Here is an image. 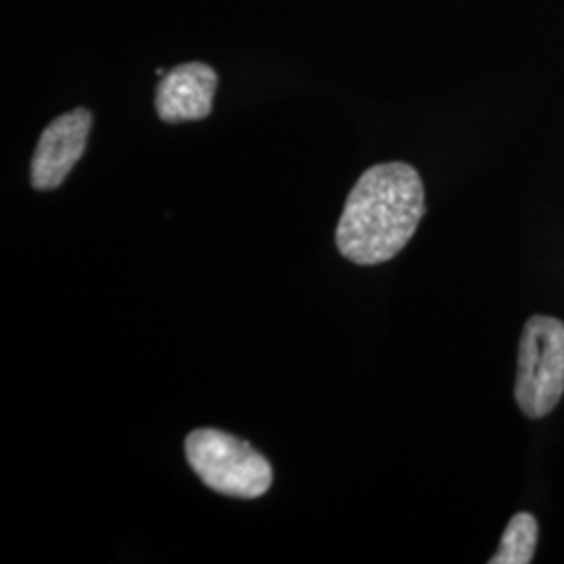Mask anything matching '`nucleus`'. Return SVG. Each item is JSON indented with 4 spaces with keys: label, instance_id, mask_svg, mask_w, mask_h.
<instances>
[{
    "label": "nucleus",
    "instance_id": "f257e3e1",
    "mask_svg": "<svg viewBox=\"0 0 564 564\" xmlns=\"http://www.w3.org/2000/svg\"><path fill=\"white\" fill-rule=\"evenodd\" d=\"M424 216V186L408 163H379L351 188L337 224V249L358 265L393 260Z\"/></svg>",
    "mask_w": 564,
    "mask_h": 564
},
{
    "label": "nucleus",
    "instance_id": "f03ea898",
    "mask_svg": "<svg viewBox=\"0 0 564 564\" xmlns=\"http://www.w3.org/2000/svg\"><path fill=\"white\" fill-rule=\"evenodd\" d=\"M186 460L216 494L256 500L272 485V466L251 445L218 429H197L186 437Z\"/></svg>",
    "mask_w": 564,
    "mask_h": 564
},
{
    "label": "nucleus",
    "instance_id": "7ed1b4c3",
    "mask_svg": "<svg viewBox=\"0 0 564 564\" xmlns=\"http://www.w3.org/2000/svg\"><path fill=\"white\" fill-rule=\"evenodd\" d=\"M564 395V323L531 316L524 324L514 398L524 416L544 419Z\"/></svg>",
    "mask_w": 564,
    "mask_h": 564
},
{
    "label": "nucleus",
    "instance_id": "20e7f679",
    "mask_svg": "<svg viewBox=\"0 0 564 564\" xmlns=\"http://www.w3.org/2000/svg\"><path fill=\"white\" fill-rule=\"evenodd\" d=\"M93 128V113L84 107L51 121L39 139L32 158V186L36 191L59 188L74 165L80 162Z\"/></svg>",
    "mask_w": 564,
    "mask_h": 564
},
{
    "label": "nucleus",
    "instance_id": "39448f33",
    "mask_svg": "<svg viewBox=\"0 0 564 564\" xmlns=\"http://www.w3.org/2000/svg\"><path fill=\"white\" fill-rule=\"evenodd\" d=\"M218 88V74L199 61L182 63L163 76L155 109L165 123L205 120L212 113V102Z\"/></svg>",
    "mask_w": 564,
    "mask_h": 564
},
{
    "label": "nucleus",
    "instance_id": "423d86ee",
    "mask_svg": "<svg viewBox=\"0 0 564 564\" xmlns=\"http://www.w3.org/2000/svg\"><path fill=\"white\" fill-rule=\"evenodd\" d=\"M538 521L529 512H519L506 527L500 550L489 561L491 564H529L538 545Z\"/></svg>",
    "mask_w": 564,
    "mask_h": 564
}]
</instances>
